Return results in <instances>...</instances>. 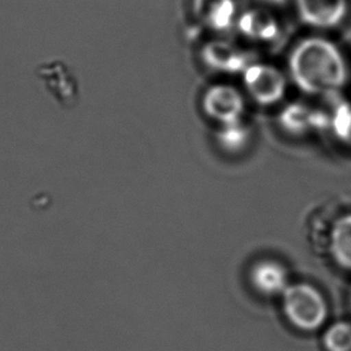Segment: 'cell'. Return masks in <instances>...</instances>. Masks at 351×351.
<instances>
[{
    "label": "cell",
    "mask_w": 351,
    "mask_h": 351,
    "mask_svg": "<svg viewBox=\"0 0 351 351\" xmlns=\"http://www.w3.org/2000/svg\"><path fill=\"white\" fill-rule=\"evenodd\" d=\"M289 66L295 83L311 95H332L347 83V62L328 38L301 41L290 56Z\"/></svg>",
    "instance_id": "6da1fadb"
},
{
    "label": "cell",
    "mask_w": 351,
    "mask_h": 351,
    "mask_svg": "<svg viewBox=\"0 0 351 351\" xmlns=\"http://www.w3.org/2000/svg\"><path fill=\"white\" fill-rule=\"evenodd\" d=\"M285 317L295 328L311 332L322 328L328 319V308L323 294L307 283L289 285L283 293Z\"/></svg>",
    "instance_id": "7a4b0ae2"
},
{
    "label": "cell",
    "mask_w": 351,
    "mask_h": 351,
    "mask_svg": "<svg viewBox=\"0 0 351 351\" xmlns=\"http://www.w3.org/2000/svg\"><path fill=\"white\" fill-rule=\"evenodd\" d=\"M300 19L312 28L333 29L346 21L349 0H296Z\"/></svg>",
    "instance_id": "3957f363"
},
{
    "label": "cell",
    "mask_w": 351,
    "mask_h": 351,
    "mask_svg": "<svg viewBox=\"0 0 351 351\" xmlns=\"http://www.w3.org/2000/svg\"><path fill=\"white\" fill-rule=\"evenodd\" d=\"M195 14L215 30L228 29L235 19L234 0H195Z\"/></svg>",
    "instance_id": "277c9868"
},
{
    "label": "cell",
    "mask_w": 351,
    "mask_h": 351,
    "mask_svg": "<svg viewBox=\"0 0 351 351\" xmlns=\"http://www.w3.org/2000/svg\"><path fill=\"white\" fill-rule=\"evenodd\" d=\"M248 78L252 88L261 99L272 102L278 100L285 94V77L275 67L265 65L252 67Z\"/></svg>",
    "instance_id": "5b68a950"
},
{
    "label": "cell",
    "mask_w": 351,
    "mask_h": 351,
    "mask_svg": "<svg viewBox=\"0 0 351 351\" xmlns=\"http://www.w3.org/2000/svg\"><path fill=\"white\" fill-rule=\"evenodd\" d=\"M328 246L337 265L351 272V214L336 219L330 232Z\"/></svg>",
    "instance_id": "8992f818"
},
{
    "label": "cell",
    "mask_w": 351,
    "mask_h": 351,
    "mask_svg": "<svg viewBox=\"0 0 351 351\" xmlns=\"http://www.w3.org/2000/svg\"><path fill=\"white\" fill-rule=\"evenodd\" d=\"M242 33L258 41H270L280 34V24L274 16L261 10L248 11L240 21Z\"/></svg>",
    "instance_id": "52a82bcc"
},
{
    "label": "cell",
    "mask_w": 351,
    "mask_h": 351,
    "mask_svg": "<svg viewBox=\"0 0 351 351\" xmlns=\"http://www.w3.org/2000/svg\"><path fill=\"white\" fill-rule=\"evenodd\" d=\"M256 285L263 294L274 295L283 294L288 285L287 271L283 266L276 263H266L259 266L256 274Z\"/></svg>",
    "instance_id": "ba28073f"
},
{
    "label": "cell",
    "mask_w": 351,
    "mask_h": 351,
    "mask_svg": "<svg viewBox=\"0 0 351 351\" xmlns=\"http://www.w3.org/2000/svg\"><path fill=\"white\" fill-rule=\"evenodd\" d=\"M323 343L326 351H351V324L331 325L324 333Z\"/></svg>",
    "instance_id": "9c48e42d"
},
{
    "label": "cell",
    "mask_w": 351,
    "mask_h": 351,
    "mask_svg": "<svg viewBox=\"0 0 351 351\" xmlns=\"http://www.w3.org/2000/svg\"><path fill=\"white\" fill-rule=\"evenodd\" d=\"M330 128L341 142L351 147V104H339L330 117Z\"/></svg>",
    "instance_id": "30bf717a"
},
{
    "label": "cell",
    "mask_w": 351,
    "mask_h": 351,
    "mask_svg": "<svg viewBox=\"0 0 351 351\" xmlns=\"http://www.w3.org/2000/svg\"><path fill=\"white\" fill-rule=\"evenodd\" d=\"M271 1H275V3H280V1H283V0H271Z\"/></svg>",
    "instance_id": "8fae6325"
}]
</instances>
